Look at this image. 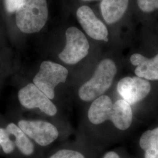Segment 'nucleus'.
<instances>
[{
	"instance_id": "f257e3e1",
	"label": "nucleus",
	"mask_w": 158,
	"mask_h": 158,
	"mask_svg": "<svg viewBox=\"0 0 158 158\" xmlns=\"http://www.w3.org/2000/svg\"><path fill=\"white\" fill-rule=\"evenodd\" d=\"M87 115L93 124H101L110 120L120 131L128 130L133 120L132 110L129 103L123 99L113 103L107 95H102L93 101Z\"/></svg>"
},
{
	"instance_id": "f03ea898",
	"label": "nucleus",
	"mask_w": 158,
	"mask_h": 158,
	"mask_svg": "<svg viewBox=\"0 0 158 158\" xmlns=\"http://www.w3.org/2000/svg\"><path fill=\"white\" fill-rule=\"evenodd\" d=\"M117 66L110 59H105L97 65L93 76L79 90V98L84 102L94 101L111 87L117 73Z\"/></svg>"
},
{
	"instance_id": "7ed1b4c3",
	"label": "nucleus",
	"mask_w": 158,
	"mask_h": 158,
	"mask_svg": "<svg viewBox=\"0 0 158 158\" xmlns=\"http://www.w3.org/2000/svg\"><path fill=\"white\" fill-rule=\"evenodd\" d=\"M48 18L46 0H27L16 11V23L25 34L38 32L45 26Z\"/></svg>"
},
{
	"instance_id": "20e7f679",
	"label": "nucleus",
	"mask_w": 158,
	"mask_h": 158,
	"mask_svg": "<svg viewBox=\"0 0 158 158\" xmlns=\"http://www.w3.org/2000/svg\"><path fill=\"white\" fill-rule=\"evenodd\" d=\"M68 70L62 65L51 61L41 63L33 81L40 90L51 100L55 98V89L57 85L64 83L68 77Z\"/></svg>"
},
{
	"instance_id": "39448f33",
	"label": "nucleus",
	"mask_w": 158,
	"mask_h": 158,
	"mask_svg": "<svg viewBox=\"0 0 158 158\" xmlns=\"http://www.w3.org/2000/svg\"><path fill=\"white\" fill-rule=\"evenodd\" d=\"M65 35L66 45L59 57L68 64H75L87 56L90 45L85 34L76 27H69Z\"/></svg>"
},
{
	"instance_id": "423d86ee",
	"label": "nucleus",
	"mask_w": 158,
	"mask_h": 158,
	"mask_svg": "<svg viewBox=\"0 0 158 158\" xmlns=\"http://www.w3.org/2000/svg\"><path fill=\"white\" fill-rule=\"evenodd\" d=\"M117 90L125 102L134 105L144 100L151 90L148 80L139 77H125L117 85Z\"/></svg>"
},
{
	"instance_id": "0eeeda50",
	"label": "nucleus",
	"mask_w": 158,
	"mask_h": 158,
	"mask_svg": "<svg viewBox=\"0 0 158 158\" xmlns=\"http://www.w3.org/2000/svg\"><path fill=\"white\" fill-rule=\"evenodd\" d=\"M18 99L23 107L28 109L39 108L49 116H54L57 111L51 99L32 83L27 85L19 90Z\"/></svg>"
},
{
	"instance_id": "6e6552de",
	"label": "nucleus",
	"mask_w": 158,
	"mask_h": 158,
	"mask_svg": "<svg viewBox=\"0 0 158 158\" xmlns=\"http://www.w3.org/2000/svg\"><path fill=\"white\" fill-rule=\"evenodd\" d=\"M18 127L40 146H47L55 141L59 131L54 125L40 120H21Z\"/></svg>"
},
{
	"instance_id": "1a4fd4ad",
	"label": "nucleus",
	"mask_w": 158,
	"mask_h": 158,
	"mask_svg": "<svg viewBox=\"0 0 158 158\" xmlns=\"http://www.w3.org/2000/svg\"><path fill=\"white\" fill-rule=\"evenodd\" d=\"M76 16L79 23L90 37L97 40L107 41V28L91 8L86 6L79 7Z\"/></svg>"
},
{
	"instance_id": "9d476101",
	"label": "nucleus",
	"mask_w": 158,
	"mask_h": 158,
	"mask_svg": "<svg viewBox=\"0 0 158 158\" xmlns=\"http://www.w3.org/2000/svg\"><path fill=\"white\" fill-rule=\"evenodd\" d=\"M130 61L136 66L135 74L137 77L147 80H158V53L151 59L134 53L130 57Z\"/></svg>"
},
{
	"instance_id": "9b49d317",
	"label": "nucleus",
	"mask_w": 158,
	"mask_h": 158,
	"mask_svg": "<svg viewBox=\"0 0 158 158\" xmlns=\"http://www.w3.org/2000/svg\"><path fill=\"white\" fill-rule=\"evenodd\" d=\"M129 0H102L100 5L102 16L108 24L119 21L128 8Z\"/></svg>"
},
{
	"instance_id": "f8f14e48",
	"label": "nucleus",
	"mask_w": 158,
	"mask_h": 158,
	"mask_svg": "<svg viewBox=\"0 0 158 158\" xmlns=\"http://www.w3.org/2000/svg\"><path fill=\"white\" fill-rule=\"evenodd\" d=\"M139 145L145 158H158V127L146 131L140 138Z\"/></svg>"
},
{
	"instance_id": "ddd939ff",
	"label": "nucleus",
	"mask_w": 158,
	"mask_h": 158,
	"mask_svg": "<svg viewBox=\"0 0 158 158\" xmlns=\"http://www.w3.org/2000/svg\"><path fill=\"white\" fill-rule=\"evenodd\" d=\"M8 132L15 137V144L19 150L25 155H30L34 152L33 143L29 140L27 134L17 125L10 123L6 127Z\"/></svg>"
},
{
	"instance_id": "4468645a",
	"label": "nucleus",
	"mask_w": 158,
	"mask_h": 158,
	"mask_svg": "<svg viewBox=\"0 0 158 158\" xmlns=\"http://www.w3.org/2000/svg\"><path fill=\"white\" fill-rule=\"evenodd\" d=\"M10 134L6 129L0 128V147L6 153H11L15 149V142L10 137Z\"/></svg>"
},
{
	"instance_id": "2eb2a0df",
	"label": "nucleus",
	"mask_w": 158,
	"mask_h": 158,
	"mask_svg": "<svg viewBox=\"0 0 158 158\" xmlns=\"http://www.w3.org/2000/svg\"><path fill=\"white\" fill-rule=\"evenodd\" d=\"M139 9L144 12H151L158 10V0H137Z\"/></svg>"
},
{
	"instance_id": "dca6fc26",
	"label": "nucleus",
	"mask_w": 158,
	"mask_h": 158,
	"mask_svg": "<svg viewBox=\"0 0 158 158\" xmlns=\"http://www.w3.org/2000/svg\"><path fill=\"white\" fill-rule=\"evenodd\" d=\"M50 158H85L81 153L69 149H63L57 151Z\"/></svg>"
},
{
	"instance_id": "f3484780",
	"label": "nucleus",
	"mask_w": 158,
	"mask_h": 158,
	"mask_svg": "<svg viewBox=\"0 0 158 158\" xmlns=\"http://www.w3.org/2000/svg\"><path fill=\"white\" fill-rule=\"evenodd\" d=\"M27 0H5L6 10L9 12H16Z\"/></svg>"
},
{
	"instance_id": "a211bd4d",
	"label": "nucleus",
	"mask_w": 158,
	"mask_h": 158,
	"mask_svg": "<svg viewBox=\"0 0 158 158\" xmlns=\"http://www.w3.org/2000/svg\"><path fill=\"white\" fill-rule=\"evenodd\" d=\"M103 158H120V157L117 153L113 151H110L106 153L104 155Z\"/></svg>"
},
{
	"instance_id": "6ab92c4d",
	"label": "nucleus",
	"mask_w": 158,
	"mask_h": 158,
	"mask_svg": "<svg viewBox=\"0 0 158 158\" xmlns=\"http://www.w3.org/2000/svg\"><path fill=\"white\" fill-rule=\"evenodd\" d=\"M85 1H91V0H85Z\"/></svg>"
}]
</instances>
